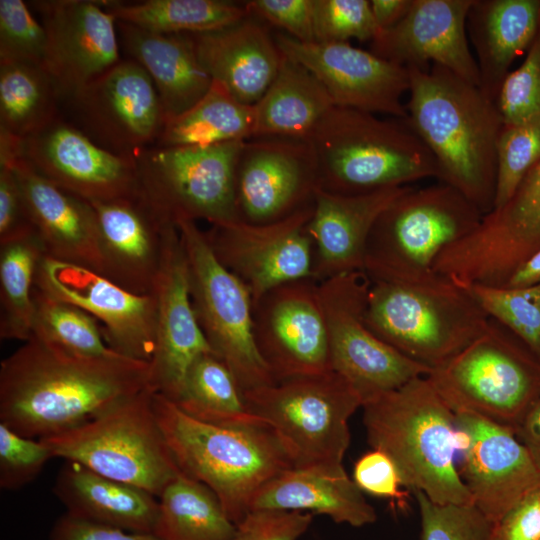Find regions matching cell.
<instances>
[{
  "label": "cell",
  "instance_id": "cell-27",
  "mask_svg": "<svg viewBox=\"0 0 540 540\" xmlns=\"http://www.w3.org/2000/svg\"><path fill=\"white\" fill-rule=\"evenodd\" d=\"M10 165L44 255L102 274L98 224L92 204L53 184L25 161Z\"/></svg>",
  "mask_w": 540,
  "mask_h": 540
},
{
  "label": "cell",
  "instance_id": "cell-50",
  "mask_svg": "<svg viewBox=\"0 0 540 540\" xmlns=\"http://www.w3.org/2000/svg\"><path fill=\"white\" fill-rule=\"evenodd\" d=\"M312 518L308 512L253 509L237 524L231 540H297Z\"/></svg>",
  "mask_w": 540,
  "mask_h": 540
},
{
  "label": "cell",
  "instance_id": "cell-31",
  "mask_svg": "<svg viewBox=\"0 0 540 540\" xmlns=\"http://www.w3.org/2000/svg\"><path fill=\"white\" fill-rule=\"evenodd\" d=\"M127 58L149 75L167 120L195 105L209 90L212 78L202 66L190 34H161L117 21Z\"/></svg>",
  "mask_w": 540,
  "mask_h": 540
},
{
  "label": "cell",
  "instance_id": "cell-16",
  "mask_svg": "<svg viewBox=\"0 0 540 540\" xmlns=\"http://www.w3.org/2000/svg\"><path fill=\"white\" fill-rule=\"evenodd\" d=\"M319 188L309 140L254 137L244 141L235 170L236 221L261 225L313 204Z\"/></svg>",
  "mask_w": 540,
  "mask_h": 540
},
{
  "label": "cell",
  "instance_id": "cell-44",
  "mask_svg": "<svg viewBox=\"0 0 540 540\" xmlns=\"http://www.w3.org/2000/svg\"><path fill=\"white\" fill-rule=\"evenodd\" d=\"M47 57L46 30L29 5L22 0H0V61L46 70Z\"/></svg>",
  "mask_w": 540,
  "mask_h": 540
},
{
  "label": "cell",
  "instance_id": "cell-33",
  "mask_svg": "<svg viewBox=\"0 0 540 540\" xmlns=\"http://www.w3.org/2000/svg\"><path fill=\"white\" fill-rule=\"evenodd\" d=\"M66 513L119 529L153 533L159 511L156 496L66 461L53 487Z\"/></svg>",
  "mask_w": 540,
  "mask_h": 540
},
{
  "label": "cell",
  "instance_id": "cell-54",
  "mask_svg": "<svg viewBox=\"0 0 540 540\" xmlns=\"http://www.w3.org/2000/svg\"><path fill=\"white\" fill-rule=\"evenodd\" d=\"M493 540H540V490L512 508L493 525Z\"/></svg>",
  "mask_w": 540,
  "mask_h": 540
},
{
  "label": "cell",
  "instance_id": "cell-30",
  "mask_svg": "<svg viewBox=\"0 0 540 540\" xmlns=\"http://www.w3.org/2000/svg\"><path fill=\"white\" fill-rule=\"evenodd\" d=\"M275 509L323 514L334 522L362 527L377 520L363 492L343 464H315L287 469L256 493L251 510Z\"/></svg>",
  "mask_w": 540,
  "mask_h": 540
},
{
  "label": "cell",
  "instance_id": "cell-43",
  "mask_svg": "<svg viewBox=\"0 0 540 540\" xmlns=\"http://www.w3.org/2000/svg\"><path fill=\"white\" fill-rule=\"evenodd\" d=\"M540 161V116L525 123L504 124L497 144L494 208L502 206Z\"/></svg>",
  "mask_w": 540,
  "mask_h": 540
},
{
  "label": "cell",
  "instance_id": "cell-41",
  "mask_svg": "<svg viewBox=\"0 0 540 540\" xmlns=\"http://www.w3.org/2000/svg\"><path fill=\"white\" fill-rule=\"evenodd\" d=\"M33 302V337L75 355L104 356L114 353L104 340L99 322L86 311L56 299L35 286Z\"/></svg>",
  "mask_w": 540,
  "mask_h": 540
},
{
  "label": "cell",
  "instance_id": "cell-56",
  "mask_svg": "<svg viewBox=\"0 0 540 540\" xmlns=\"http://www.w3.org/2000/svg\"><path fill=\"white\" fill-rule=\"evenodd\" d=\"M413 0H370V8L380 32L399 23L408 13Z\"/></svg>",
  "mask_w": 540,
  "mask_h": 540
},
{
  "label": "cell",
  "instance_id": "cell-11",
  "mask_svg": "<svg viewBox=\"0 0 540 540\" xmlns=\"http://www.w3.org/2000/svg\"><path fill=\"white\" fill-rule=\"evenodd\" d=\"M245 140L210 146H151L134 155L136 194L167 221H236L235 170Z\"/></svg>",
  "mask_w": 540,
  "mask_h": 540
},
{
  "label": "cell",
  "instance_id": "cell-13",
  "mask_svg": "<svg viewBox=\"0 0 540 540\" xmlns=\"http://www.w3.org/2000/svg\"><path fill=\"white\" fill-rule=\"evenodd\" d=\"M370 284L364 271L318 282L331 369L353 387L362 406L430 372L386 344L368 327L365 314Z\"/></svg>",
  "mask_w": 540,
  "mask_h": 540
},
{
  "label": "cell",
  "instance_id": "cell-22",
  "mask_svg": "<svg viewBox=\"0 0 540 540\" xmlns=\"http://www.w3.org/2000/svg\"><path fill=\"white\" fill-rule=\"evenodd\" d=\"M281 52L306 67L335 106L406 119L402 96L409 91L408 68L349 42L304 43L277 32Z\"/></svg>",
  "mask_w": 540,
  "mask_h": 540
},
{
  "label": "cell",
  "instance_id": "cell-24",
  "mask_svg": "<svg viewBox=\"0 0 540 540\" xmlns=\"http://www.w3.org/2000/svg\"><path fill=\"white\" fill-rule=\"evenodd\" d=\"M90 203L97 217L102 275L132 293L153 295L179 237L177 226L137 194Z\"/></svg>",
  "mask_w": 540,
  "mask_h": 540
},
{
  "label": "cell",
  "instance_id": "cell-46",
  "mask_svg": "<svg viewBox=\"0 0 540 540\" xmlns=\"http://www.w3.org/2000/svg\"><path fill=\"white\" fill-rule=\"evenodd\" d=\"M315 42H372L380 33L369 0H313Z\"/></svg>",
  "mask_w": 540,
  "mask_h": 540
},
{
  "label": "cell",
  "instance_id": "cell-40",
  "mask_svg": "<svg viewBox=\"0 0 540 540\" xmlns=\"http://www.w3.org/2000/svg\"><path fill=\"white\" fill-rule=\"evenodd\" d=\"M45 256L33 233L0 244V338L27 341L33 330V288Z\"/></svg>",
  "mask_w": 540,
  "mask_h": 540
},
{
  "label": "cell",
  "instance_id": "cell-26",
  "mask_svg": "<svg viewBox=\"0 0 540 540\" xmlns=\"http://www.w3.org/2000/svg\"><path fill=\"white\" fill-rule=\"evenodd\" d=\"M156 344L150 363V386L175 403L191 364L214 353L197 320L190 294L189 272L180 237L174 242L155 291Z\"/></svg>",
  "mask_w": 540,
  "mask_h": 540
},
{
  "label": "cell",
  "instance_id": "cell-28",
  "mask_svg": "<svg viewBox=\"0 0 540 540\" xmlns=\"http://www.w3.org/2000/svg\"><path fill=\"white\" fill-rule=\"evenodd\" d=\"M408 186L359 195L315 193L307 229L313 241V279L317 282L364 271L371 229L383 210Z\"/></svg>",
  "mask_w": 540,
  "mask_h": 540
},
{
  "label": "cell",
  "instance_id": "cell-49",
  "mask_svg": "<svg viewBox=\"0 0 540 540\" xmlns=\"http://www.w3.org/2000/svg\"><path fill=\"white\" fill-rule=\"evenodd\" d=\"M353 481L362 492L388 499L399 508L408 504L409 492L402 489L404 483L400 472L382 450L372 448L357 459L353 467Z\"/></svg>",
  "mask_w": 540,
  "mask_h": 540
},
{
  "label": "cell",
  "instance_id": "cell-5",
  "mask_svg": "<svg viewBox=\"0 0 540 540\" xmlns=\"http://www.w3.org/2000/svg\"><path fill=\"white\" fill-rule=\"evenodd\" d=\"M319 189L359 195L438 178L437 162L406 119L334 106L309 140Z\"/></svg>",
  "mask_w": 540,
  "mask_h": 540
},
{
  "label": "cell",
  "instance_id": "cell-8",
  "mask_svg": "<svg viewBox=\"0 0 540 540\" xmlns=\"http://www.w3.org/2000/svg\"><path fill=\"white\" fill-rule=\"evenodd\" d=\"M483 216L447 184L408 186L375 221L367 241L364 272L371 281L432 277L441 252L471 233Z\"/></svg>",
  "mask_w": 540,
  "mask_h": 540
},
{
  "label": "cell",
  "instance_id": "cell-32",
  "mask_svg": "<svg viewBox=\"0 0 540 540\" xmlns=\"http://www.w3.org/2000/svg\"><path fill=\"white\" fill-rule=\"evenodd\" d=\"M540 26V0H473L466 30L476 53L479 88L495 103L512 63Z\"/></svg>",
  "mask_w": 540,
  "mask_h": 540
},
{
  "label": "cell",
  "instance_id": "cell-55",
  "mask_svg": "<svg viewBox=\"0 0 540 540\" xmlns=\"http://www.w3.org/2000/svg\"><path fill=\"white\" fill-rule=\"evenodd\" d=\"M515 434L540 470V397L526 412Z\"/></svg>",
  "mask_w": 540,
  "mask_h": 540
},
{
  "label": "cell",
  "instance_id": "cell-1",
  "mask_svg": "<svg viewBox=\"0 0 540 540\" xmlns=\"http://www.w3.org/2000/svg\"><path fill=\"white\" fill-rule=\"evenodd\" d=\"M150 386V363L81 356L36 337L0 365V423L41 439L80 426Z\"/></svg>",
  "mask_w": 540,
  "mask_h": 540
},
{
  "label": "cell",
  "instance_id": "cell-38",
  "mask_svg": "<svg viewBox=\"0 0 540 540\" xmlns=\"http://www.w3.org/2000/svg\"><path fill=\"white\" fill-rule=\"evenodd\" d=\"M60 106L57 86L46 70L0 61V133L22 140L61 114Z\"/></svg>",
  "mask_w": 540,
  "mask_h": 540
},
{
  "label": "cell",
  "instance_id": "cell-7",
  "mask_svg": "<svg viewBox=\"0 0 540 540\" xmlns=\"http://www.w3.org/2000/svg\"><path fill=\"white\" fill-rule=\"evenodd\" d=\"M446 405L514 432L540 397V357L489 318L483 332L425 376Z\"/></svg>",
  "mask_w": 540,
  "mask_h": 540
},
{
  "label": "cell",
  "instance_id": "cell-17",
  "mask_svg": "<svg viewBox=\"0 0 540 540\" xmlns=\"http://www.w3.org/2000/svg\"><path fill=\"white\" fill-rule=\"evenodd\" d=\"M257 349L275 382L332 371L318 282L282 284L253 302Z\"/></svg>",
  "mask_w": 540,
  "mask_h": 540
},
{
  "label": "cell",
  "instance_id": "cell-53",
  "mask_svg": "<svg viewBox=\"0 0 540 540\" xmlns=\"http://www.w3.org/2000/svg\"><path fill=\"white\" fill-rule=\"evenodd\" d=\"M49 540H161L153 533L132 532L90 522L65 512L51 528Z\"/></svg>",
  "mask_w": 540,
  "mask_h": 540
},
{
  "label": "cell",
  "instance_id": "cell-57",
  "mask_svg": "<svg viewBox=\"0 0 540 540\" xmlns=\"http://www.w3.org/2000/svg\"><path fill=\"white\" fill-rule=\"evenodd\" d=\"M540 283V249L519 265L502 286L526 288Z\"/></svg>",
  "mask_w": 540,
  "mask_h": 540
},
{
  "label": "cell",
  "instance_id": "cell-37",
  "mask_svg": "<svg viewBox=\"0 0 540 540\" xmlns=\"http://www.w3.org/2000/svg\"><path fill=\"white\" fill-rule=\"evenodd\" d=\"M153 534L161 540H231L236 532L217 495L183 473L162 492Z\"/></svg>",
  "mask_w": 540,
  "mask_h": 540
},
{
  "label": "cell",
  "instance_id": "cell-3",
  "mask_svg": "<svg viewBox=\"0 0 540 540\" xmlns=\"http://www.w3.org/2000/svg\"><path fill=\"white\" fill-rule=\"evenodd\" d=\"M362 408L369 445L394 461L405 487L437 504L473 505L456 461L455 414L425 376Z\"/></svg>",
  "mask_w": 540,
  "mask_h": 540
},
{
  "label": "cell",
  "instance_id": "cell-29",
  "mask_svg": "<svg viewBox=\"0 0 540 540\" xmlns=\"http://www.w3.org/2000/svg\"><path fill=\"white\" fill-rule=\"evenodd\" d=\"M192 38L197 56L212 80L247 105L256 104L265 93L283 56L268 26L251 15Z\"/></svg>",
  "mask_w": 540,
  "mask_h": 540
},
{
  "label": "cell",
  "instance_id": "cell-34",
  "mask_svg": "<svg viewBox=\"0 0 540 540\" xmlns=\"http://www.w3.org/2000/svg\"><path fill=\"white\" fill-rule=\"evenodd\" d=\"M334 106L320 81L302 64L283 54L275 78L254 104V137L310 140Z\"/></svg>",
  "mask_w": 540,
  "mask_h": 540
},
{
  "label": "cell",
  "instance_id": "cell-52",
  "mask_svg": "<svg viewBox=\"0 0 540 540\" xmlns=\"http://www.w3.org/2000/svg\"><path fill=\"white\" fill-rule=\"evenodd\" d=\"M33 233L22 191L10 165H0V244Z\"/></svg>",
  "mask_w": 540,
  "mask_h": 540
},
{
  "label": "cell",
  "instance_id": "cell-4",
  "mask_svg": "<svg viewBox=\"0 0 540 540\" xmlns=\"http://www.w3.org/2000/svg\"><path fill=\"white\" fill-rule=\"evenodd\" d=\"M154 412L180 471L208 486L239 524L259 489L295 467L278 435L265 423L222 427L193 419L155 393Z\"/></svg>",
  "mask_w": 540,
  "mask_h": 540
},
{
  "label": "cell",
  "instance_id": "cell-18",
  "mask_svg": "<svg viewBox=\"0 0 540 540\" xmlns=\"http://www.w3.org/2000/svg\"><path fill=\"white\" fill-rule=\"evenodd\" d=\"M34 286L93 316L112 351L151 361L156 344L154 295L132 293L96 271L47 256L39 262Z\"/></svg>",
  "mask_w": 540,
  "mask_h": 540
},
{
  "label": "cell",
  "instance_id": "cell-36",
  "mask_svg": "<svg viewBox=\"0 0 540 540\" xmlns=\"http://www.w3.org/2000/svg\"><path fill=\"white\" fill-rule=\"evenodd\" d=\"M117 21L161 34H202L233 25L249 13L228 0H102Z\"/></svg>",
  "mask_w": 540,
  "mask_h": 540
},
{
  "label": "cell",
  "instance_id": "cell-15",
  "mask_svg": "<svg viewBox=\"0 0 540 540\" xmlns=\"http://www.w3.org/2000/svg\"><path fill=\"white\" fill-rule=\"evenodd\" d=\"M540 249V161L512 196L440 255L442 270L464 285L502 287Z\"/></svg>",
  "mask_w": 540,
  "mask_h": 540
},
{
  "label": "cell",
  "instance_id": "cell-25",
  "mask_svg": "<svg viewBox=\"0 0 540 540\" xmlns=\"http://www.w3.org/2000/svg\"><path fill=\"white\" fill-rule=\"evenodd\" d=\"M473 0H413L405 17L370 42V51L406 68L429 71L441 65L479 87L466 19Z\"/></svg>",
  "mask_w": 540,
  "mask_h": 540
},
{
  "label": "cell",
  "instance_id": "cell-51",
  "mask_svg": "<svg viewBox=\"0 0 540 540\" xmlns=\"http://www.w3.org/2000/svg\"><path fill=\"white\" fill-rule=\"evenodd\" d=\"M249 15L281 29L304 43L315 42L313 0H250L244 2Z\"/></svg>",
  "mask_w": 540,
  "mask_h": 540
},
{
  "label": "cell",
  "instance_id": "cell-42",
  "mask_svg": "<svg viewBox=\"0 0 540 540\" xmlns=\"http://www.w3.org/2000/svg\"><path fill=\"white\" fill-rule=\"evenodd\" d=\"M464 287L487 315L505 326L540 357V283L518 289Z\"/></svg>",
  "mask_w": 540,
  "mask_h": 540
},
{
  "label": "cell",
  "instance_id": "cell-2",
  "mask_svg": "<svg viewBox=\"0 0 540 540\" xmlns=\"http://www.w3.org/2000/svg\"><path fill=\"white\" fill-rule=\"evenodd\" d=\"M408 70L406 120L434 156L437 179L462 193L483 215L489 213L504 125L496 104L478 86L441 65Z\"/></svg>",
  "mask_w": 540,
  "mask_h": 540
},
{
  "label": "cell",
  "instance_id": "cell-47",
  "mask_svg": "<svg viewBox=\"0 0 540 540\" xmlns=\"http://www.w3.org/2000/svg\"><path fill=\"white\" fill-rule=\"evenodd\" d=\"M495 104L504 124L540 116V26L523 63L503 81Z\"/></svg>",
  "mask_w": 540,
  "mask_h": 540
},
{
  "label": "cell",
  "instance_id": "cell-48",
  "mask_svg": "<svg viewBox=\"0 0 540 540\" xmlns=\"http://www.w3.org/2000/svg\"><path fill=\"white\" fill-rule=\"evenodd\" d=\"M54 458L40 439L18 434L0 423V487L18 490L37 478L46 463Z\"/></svg>",
  "mask_w": 540,
  "mask_h": 540
},
{
  "label": "cell",
  "instance_id": "cell-6",
  "mask_svg": "<svg viewBox=\"0 0 540 540\" xmlns=\"http://www.w3.org/2000/svg\"><path fill=\"white\" fill-rule=\"evenodd\" d=\"M489 318L464 287L438 274L371 281L365 314L377 337L430 370L477 338Z\"/></svg>",
  "mask_w": 540,
  "mask_h": 540
},
{
  "label": "cell",
  "instance_id": "cell-20",
  "mask_svg": "<svg viewBox=\"0 0 540 540\" xmlns=\"http://www.w3.org/2000/svg\"><path fill=\"white\" fill-rule=\"evenodd\" d=\"M17 158L89 202L136 194L134 157L101 147L62 114L22 139Z\"/></svg>",
  "mask_w": 540,
  "mask_h": 540
},
{
  "label": "cell",
  "instance_id": "cell-12",
  "mask_svg": "<svg viewBox=\"0 0 540 540\" xmlns=\"http://www.w3.org/2000/svg\"><path fill=\"white\" fill-rule=\"evenodd\" d=\"M176 226L186 254L192 305L211 349L242 394L275 383L255 343L250 291L218 261L196 221L184 219Z\"/></svg>",
  "mask_w": 540,
  "mask_h": 540
},
{
  "label": "cell",
  "instance_id": "cell-39",
  "mask_svg": "<svg viewBox=\"0 0 540 540\" xmlns=\"http://www.w3.org/2000/svg\"><path fill=\"white\" fill-rule=\"evenodd\" d=\"M174 404L193 419L212 425L263 423L249 412L233 374L215 353L202 354L191 364Z\"/></svg>",
  "mask_w": 540,
  "mask_h": 540
},
{
  "label": "cell",
  "instance_id": "cell-23",
  "mask_svg": "<svg viewBox=\"0 0 540 540\" xmlns=\"http://www.w3.org/2000/svg\"><path fill=\"white\" fill-rule=\"evenodd\" d=\"M28 5L46 30V70L61 102L122 59L116 19L102 0H37Z\"/></svg>",
  "mask_w": 540,
  "mask_h": 540
},
{
  "label": "cell",
  "instance_id": "cell-21",
  "mask_svg": "<svg viewBox=\"0 0 540 540\" xmlns=\"http://www.w3.org/2000/svg\"><path fill=\"white\" fill-rule=\"evenodd\" d=\"M458 471L473 505L493 524L540 490V470L510 428L470 413H456Z\"/></svg>",
  "mask_w": 540,
  "mask_h": 540
},
{
  "label": "cell",
  "instance_id": "cell-14",
  "mask_svg": "<svg viewBox=\"0 0 540 540\" xmlns=\"http://www.w3.org/2000/svg\"><path fill=\"white\" fill-rule=\"evenodd\" d=\"M61 106L67 120L101 147L132 156L155 145L167 121L153 81L125 58L99 75Z\"/></svg>",
  "mask_w": 540,
  "mask_h": 540
},
{
  "label": "cell",
  "instance_id": "cell-10",
  "mask_svg": "<svg viewBox=\"0 0 540 540\" xmlns=\"http://www.w3.org/2000/svg\"><path fill=\"white\" fill-rule=\"evenodd\" d=\"M242 395L249 412L284 443L295 467L342 464L349 419L362 401L338 373L283 380Z\"/></svg>",
  "mask_w": 540,
  "mask_h": 540
},
{
  "label": "cell",
  "instance_id": "cell-19",
  "mask_svg": "<svg viewBox=\"0 0 540 540\" xmlns=\"http://www.w3.org/2000/svg\"><path fill=\"white\" fill-rule=\"evenodd\" d=\"M313 204L268 224L240 221L204 231L218 261L250 291L253 302L282 284L313 279V241L307 226Z\"/></svg>",
  "mask_w": 540,
  "mask_h": 540
},
{
  "label": "cell",
  "instance_id": "cell-9",
  "mask_svg": "<svg viewBox=\"0 0 540 540\" xmlns=\"http://www.w3.org/2000/svg\"><path fill=\"white\" fill-rule=\"evenodd\" d=\"M148 386L94 419L41 438L54 457L144 489L157 498L182 472L158 424Z\"/></svg>",
  "mask_w": 540,
  "mask_h": 540
},
{
  "label": "cell",
  "instance_id": "cell-45",
  "mask_svg": "<svg viewBox=\"0 0 540 540\" xmlns=\"http://www.w3.org/2000/svg\"><path fill=\"white\" fill-rule=\"evenodd\" d=\"M421 519V540H493V523L474 505L437 504L414 492Z\"/></svg>",
  "mask_w": 540,
  "mask_h": 540
},
{
  "label": "cell",
  "instance_id": "cell-35",
  "mask_svg": "<svg viewBox=\"0 0 540 540\" xmlns=\"http://www.w3.org/2000/svg\"><path fill=\"white\" fill-rule=\"evenodd\" d=\"M254 105L235 98L212 81L207 93L191 108L166 121L153 146H210L254 137Z\"/></svg>",
  "mask_w": 540,
  "mask_h": 540
}]
</instances>
